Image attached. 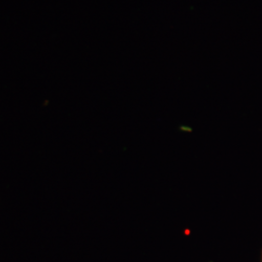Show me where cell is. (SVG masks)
<instances>
[{"label":"cell","mask_w":262,"mask_h":262,"mask_svg":"<svg viewBox=\"0 0 262 262\" xmlns=\"http://www.w3.org/2000/svg\"><path fill=\"white\" fill-rule=\"evenodd\" d=\"M261 262H262V254H261Z\"/></svg>","instance_id":"1"}]
</instances>
